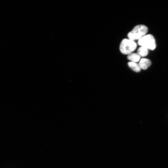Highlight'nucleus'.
I'll return each mask as SVG.
<instances>
[{
  "instance_id": "f257e3e1",
  "label": "nucleus",
  "mask_w": 168,
  "mask_h": 168,
  "mask_svg": "<svg viewBox=\"0 0 168 168\" xmlns=\"http://www.w3.org/2000/svg\"><path fill=\"white\" fill-rule=\"evenodd\" d=\"M148 31L147 27L142 25L135 26L127 35L129 39L133 41L139 40L145 35Z\"/></svg>"
},
{
  "instance_id": "f03ea898",
  "label": "nucleus",
  "mask_w": 168,
  "mask_h": 168,
  "mask_svg": "<svg viewBox=\"0 0 168 168\" xmlns=\"http://www.w3.org/2000/svg\"><path fill=\"white\" fill-rule=\"evenodd\" d=\"M137 47V44L134 41L129 39H124L120 44L119 50L123 54L129 55L136 49Z\"/></svg>"
},
{
  "instance_id": "7ed1b4c3",
  "label": "nucleus",
  "mask_w": 168,
  "mask_h": 168,
  "mask_svg": "<svg viewBox=\"0 0 168 168\" xmlns=\"http://www.w3.org/2000/svg\"><path fill=\"white\" fill-rule=\"evenodd\" d=\"M138 43L140 45L152 50L156 47L155 39L152 35L149 34L145 35L138 40Z\"/></svg>"
},
{
  "instance_id": "20e7f679",
  "label": "nucleus",
  "mask_w": 168,
  "mask_h": 168,
  "mask_svg": "<svg viewBox=\"0 0 168 168\" xmlns=\"http://www.w3.org/2000/svg\"><path fill=\"white\" fill-rule=\"evenodd\" d=\"M151 64V62L150 60L146 58H142L140 60L139 65L141 68L145 70Z\"/></svg>"
},
{
  "instance_id": "39448f33",
  "label": "nucleus",
  "mask_w": 168,
  "mask_h": 168,
  "mask_svg": "<svg viewBox=\"0 0 168 168\" xmlns=\"http://www.w3.org/2000/svg\"><path fill=\"white\" fill-rule=\"evenodd\" d=\"M128 66L134 71L138 72L141 71V68L139 64L136 63L130 62L128 63Z\"/></svg>"
},
{
  "instance_id": "423d86ee",
  "label": "nucleus",
  "mask_w": 168,
  "mask_h": 168,
  "mask_svg": "<svg viewBox=\"0 0 168 168\" xmlns=\"http://www.w3.org/2000/svg\"><path fill=\"white\" fill-rule=\"evenodd\" d=\"M140 56L137 53H131L127 56V58L131 62H136L140 59Z\"/></svg>"
},
{
  "instance_id": "0eeeda50",
  "label": "nucleus",
  "mask_w": 168,
  "mask_h": 168,
  "mask_svg": "<svg viewBox=\"0 0 168 168\" xmlns=\"http://www.w3.org/2000/svg\"><path fill=\"white\" fill-rule=\"evenodd\" d=\"M138 54L141 57H145L148 53V50L147 48L141 46L139 47L137 51Z\"/></svg>"
}]
</instances>
